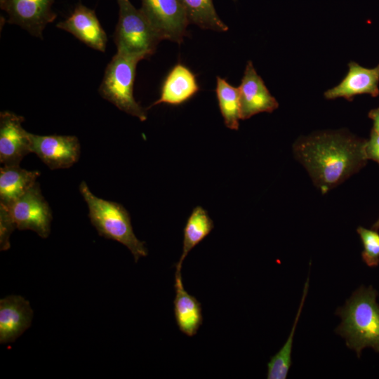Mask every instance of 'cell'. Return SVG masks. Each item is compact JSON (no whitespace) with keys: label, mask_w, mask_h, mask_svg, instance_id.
Masks as SVG:
<instances>
[{"label":"cell","mask_w":379,"mask_h":379,"mask_svg":"<svg viewBox=\"0 0 379 379\" xmlns=\"http://www.w3.org/2000/svg\"><path fill=\"white\" fill-rule=\"evenodd\" d=\"M88 47L105 52L107 37L94 10L79 4L65 20L56 25Z\"/></svg>","instance_id":"cell-12"},{"label":"cell","mask_w":379,"mask_h":379,"mask_svg":"<svg viewBox=\"0 0 379 379\" xmlns=\"http://www.w3.org/2000/svg\"><path fill=\"white\" fill-rule=\"evenodd\" d=\"M140 61L117 52L107 65L98 92L119 110L145 121L147 110L135 99L133 87Z\"/></svg>","instance_id":"cell-5"},{"label":"cell","mask_w":379,"mask_h":379,"mask_svg":"<svg viewBox=\"0 0 379 379\" xmlns=\"http://www.w3.org/2000/svg\"><path fill=\"white\" fill-rule=\"evenodd\" d=\"M25 119L9 111L0 113V163L3 166L20 165L32 152L31 133L22 126Z\"/></svg>","instance_id":"cell-10"},{"label":"cell","mask_w":379,"mask_h":379,"mask_svg":"<svg viewBox=\"0 0 379 379\" xmlns=\"http://www.w3.org/2000/svg\"><path fill=\"white\" fill-rule=\"evenodd\" d=\"M17 229L8 208L0 204V250L7 251L11 248L10 237Z\"/></svg>","instance_id":"cell-23"},{"label":"cell","mask_w":379,"mask_h":379,"mask_svg":"<svg viewBox=\"0 0 379 379\" xmlns=\"http://www.w3.org/2000/svg\"><path fill=\"white\" fill-rule=\"evenodd\" d=\"M372 228L375 230H379V218L377 221L373 224Z\"/></svg>","instance_id":"cell-26"},{"label":"cell","mask_w":379,"mask_h":379,"mask_svg":"<svg viewBox=\"0 0 379 379\" xmlns=\"http://www.w3.org/2000/svg\"><path fill=\"white\" fill-rule=\"evenodd\" d=\"M215 93L225 126L231 130H238L241 119L239 88L217 77Z\"/></svg>","instance_id":"cell-20"},{"label":"cell","mask_w":379,"mask_h":379,"mask_svg":"<svg viewBox=\"0 0 379 379\" xmlns=\"http://www.w3.org/2000/svg\"><path fill=\"white\" fill-rule=\"evenodd\" d=\"M174 288V315L177 326L182 333L192 337L203 323L201 303L185 289L181 270H175Z\"/></svg>","instance_id":"cell-16"},{"label":"cell","mask_w":379,"mask_h":379,"mask_svg":"<svg viewBox=\"0 0 379 379\" xmlns=\"http://www.w3.org/2000/svg\"><path fill=\"white\" fill-rule=\"evenodd\" d=\"M7 207L17 229L34 231L44 239L48 237L52 211L38 182Z\"/></svg>","instance_id":"cell-6"},{"label":"cell","mask_w":379,"mask_h":379,"mask_svg":"<svg viewBox=\"0 0 379 379\" xmlns=\"http://www.w3.org/2000/svg\"><path fill=\"white\" fill-rule=\"evenodd\" d=\"M79 192L87 204L91 222L100 236L125 246L135 262L147 255L145 243L136 237L129 213L121 204L96 197L85 181L81 182Z\"/></svg>","instance_id":"cell-3"},{"label":"cell","mask_w":379,"mask_h":379,"mask_svg":"<svg viewBox=\"0 0 379 379\" xmlns=\"http://www.w3.org/2000/svg\"><path fill=\"white\" fill-rule=\"evenodd\" d=\"M213 227V221L206 210L199 206L193 208L183 230L182 251L175 264L176 270H181L188 253L211 233Z\"/></svg>","instance_id":"cell-18"},{"label":"cell","mask_w":379,"mask_h":379,"mask_svg":"<svg viewBox=\"0 0 379 379\" xmlns=\"http://www.w3.org/2000/svg\"><path fill=\"white\" fill-rule=\"evenodd\" d=\"M141 11L161 40L183 41L190 22L179 0H141Z\"/></svg>","instance_id":"cell-7"},{"label":"cell","mask_w":379,"mask_h":379,"mask_svg":"<svg viewBox=\"0 0 379 379\" xmlns=\"http://www.w3.org/2000/svg\"><path fill=\"white\" fill-rule=\"evenodd\" d=\"M190 24L204 29L227 32L228 26L218 15L213 0H179Z\"/></svg>","instance_id":"cell-19"},{"label":"cell","mask_w":379,"mask_h":379,"mask_svg":"<svg viewBox=\"0 0 379 379\" xmlns=\"http://www.w3.org/2000/svg\"><path fill=\"white\" fill-rule=\"evenodd\" d=\"M366 141L343 131H320L298 138L293 152L326 194L365 166Z\"/></svg>","instance_id":"cell-1"},{"label":"cell","mask_w":379,"mask_h":379,"mask_svg":"<svg viewBox=\"0 0 379 379\" xmlns=\"http://www.w3.org/2000/svg\"><path fill=\"white\" fill-rule=\"evenodd\" d=\"M366 154L368 159L379 164V135L373 129L369 140L366 141Z\"/></svg>","instance_id":"cell-24"},{"label":"cell","mask_w":379,"mask_h":379,"mask_svg":"<svg viewBox=\"0 0 379 379\" xmlns=\"http://www.w3.org/2000/svg\"><path fill=\"white\" fill-rule=\"evenodd\" d=\"M34 312L29 302L12 295L0 300V343L15 341L32 324Z\"/></svg>","instance_id":"cell-13"},{"label":"cell","mask_w":379,"mask_h":379,"mask_svg":"<svg viewBox=\"0 0 379 379\" xmlns=\"http://www.w3.org/2000/svg\"><path fill=\"white\" fill-rule=\"evenodd\" d=\"M32 152L51 170L67 168L76 164L81 154V145L75 135L31 133Z\"/></svg>","instance_id":"cell-8"},{"label":"cell","mask_w":379,"mask_h":379,"mask_svg":"<svg viewBox=\"0 0 379 379\" xmlns=\"http://www.w3.org/2000/svg\"><path fill=\"white\" fill-rule=\"evenodd\" d=\"M54 0H6L0 5L8 15V22L16 25L35 37L56 18L53 10Z\"/></svg>","instance_id":"cell-9"},{"label":"cell","mask_w":379,"mask_h":379,"mask_svg":"<svg viewBox=\"0 0 379 379\" xmlns=\"http://www.w3.org/2000/svg\"><path fill=\"white\" fill-rule=\"evenodd\" d=\"M119 19L114 34L117 52L139 61L153 55L162 41L141 9L129 0H117Z\"/></svg>","instance_id":"cell-4"},{"label":"cell","mask_w":379,"mask_h":379,"mask_svg":"<svg viewBox=\"0 0 379 379\" xmlns=\"http://www.w3.org/2000/svg\"><path fill=\"white\" fill-rule=\"evenodd\" d=\"M239 91L241 119H247L260 112H272L279 103L256 72L253 62L246 64Z\"/></svg>","instance_id":"cell-11"},{"label":"cell","mask_w":379,"mask_h":379,"mask_svg":"<svg viewBox=\"0 0 379 379\" xmlns=\"http://www.w3.org/2000/svg\"><path fill=\"white\" fill-rule=\"evenodd\" d=\"M39 171H29L18 166L0 168V204L10 206L37 181Z\"/></svg>","instance_id":"cell-17"},{"label":"cell","mask_w":379,"mask_h":379,"mask_svg":"<svg viewBox=\"0 0 379 379\" xmlns=\"http://www.w3.org/2000/svg\"><path fill=\"white\" fill-rule=\"evenodd\" d=\"M368 117L375 122H379V107L372 109L368 113Z\"/></svg>","instance_id":"cell-25"},{"label":"cell","mask_w":379,"mask_h":379,"mask_svg":"<svg viewBox=\"0 0 379 379\" xmlns=\"http://www.w3.org/2000/svg\"><path fill=\"white\" fill-rule=\"evenodd\" d=\"M346 77L336 86L324 93L326 99L344 98L351 100L354 96L368 94L376 97L379 94V65L373 68L361 67L355 62L348 65Z\"/></svg>","instance_id":"cell-14"},{"label":"cell","mask_w":379,"mask_h":379,"mask_svg":"<svg viewBox=\"0 0 379 379\" xmlns=\"http://www.w3.org/2000/svg\"><path fill=\"white\" fill-rule=\"evenodd\" d=\"M6 0H0V5L3 4Z\"/></svg>","instance_id":"cell-27"},{"label":"cell","mask_w":379,"mask_h":379,"mask_svg":"<svg viewBox=\"0 0 379 379\" xmlns=\"http://www.w3.org/2000/svg\"><path fill=\"white\" fill-rule=\"evenodd\" d=\"M309 277L304 286L303 293L299 305L295 319L290 334L279 351L272 356L267 364V379H286L291 365L292 345L301 311L302 310L307 293L308 292Z\"/></svg>","instance_id":"cell-21"},{"label":"cell","mask_w":379,"mask_h":379,"mask_svg":"<svg viewBox=\"0 0 379 379\" xmlns=\"http://www.w3.org/2000/svg\"><path fill=\"white\" fill-rule=\"evenodd\" d=\"M363 244L361 253L364 262L369 267L379 264V233L375 230L359 227L357 230Z\"/></svg>","instance_id":"cell-22"},{"label":"cell","mask_w":379,"mask_h":379,"mask_svg":"<svg viewBox=\"0 0 379 379\" xmlns=\"http://www.w3.org/2000/svg\"><path fill=\"white\" fill-rule=\"evenodd\" d=\"M199 90L195 74L182 64L175 65L166 77L160 97L147 109L165 103L181 105L192 98Z\"/></svg>","instance_id":"cell-15"},{"label":"cell","mask_w":379,"mask_h":379,"mask_svg":"<svg viewBox=\"0 0 379 379\" xmlns=\"http://www.w3.org/2000/svg\"><path fill=\"white\" fill-rule=\"evenodd\" d=\"M378 292L372 287H360L337 311L342 321L336 332L346 340L347 346L359 357L364 348L379 352V305Z\"/></svg>","instance_id":"cell-2"}]
</instances>
